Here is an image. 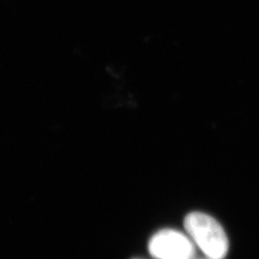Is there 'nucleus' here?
<instances>
[{"instance_id":"obj_1","label":"nucleus","mask_w":259,"mask_h":259,"mask_svg":"<svg viewBox=\"0 0 259 259\" xmlns=\"http://www.w3.org/2000/svg\"><path fill=\"white\" fill-rule=\"evenodd\" d=\"M185 232L209 259H223L228 254L230 243L222 226L203 212L189 213L185 219Z\"/></svg>"},{"instance_id":"obj_2","label":"nucleus","mask_w":259,"mask_h":259,"mask_svg":"<svg viewBox=\"0 0 259 259\" xmlns=\"http://www.w3.org/2000/svg\"><path fill=\"white\" fill-rule=\"evenodd\" d=\"M148 250L156 259H194L190 237L171 229L156 232L149 241Z\"/></svg>"}]
</instances>
